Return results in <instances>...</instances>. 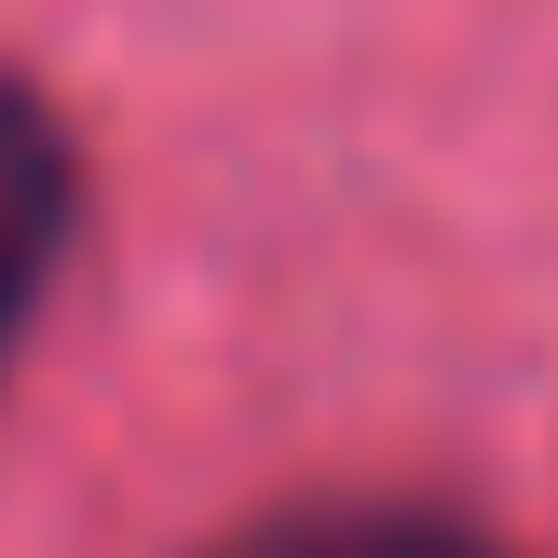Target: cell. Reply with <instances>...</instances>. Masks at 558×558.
<instances>
[{
  "label": "cell",
  "instance_id": "1",
  "mask_svg": "<svg viewBox=\"0 0 558 558\" xmlns=\"http://www.w3.org/2000/svg\"><path fill=\"white\" fill-rule=\"evenodd\" d=\"M82 232V163H69V123H54L41 82H0V368L14 341L41 327V287Z\"/></svg>",
  "mask_w": 558,
  "mask_h": 558
},
{
  "label": "cell",
  "instance_id": "2",
  "mask_svg": "<svg viewBox=\"0 0 558 558\" xmlns=\"http://www.w3.org/2000/svg\"><path fill=\"white\" fill-rule=\"evenodd\" d=\"M218 558H505V545L463 532V518H423V505H327V518H272Z\"/></svg>",
  "mask_w": 558,
  "mask_h": 558
}]
</instances>
